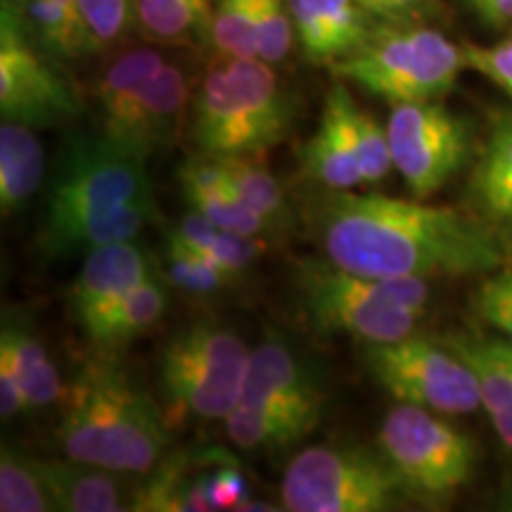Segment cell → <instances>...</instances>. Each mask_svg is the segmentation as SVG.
Masks as SVG:
<instances>
[{"mask_svg": "<svg viewBox=\"0 0 512 512\" xmlns=\"http://www.w3.org/2000/svg\"><path fill=\"white\" fill-rule=\"evenodd\" d=\"M311 200L325 259L351 273L430 280L489 275L508 261L496 230L456 207L325 188Z\"/></svg>", "mask_w": 512, "mask_h": 512, "instance_id": "6da1fadb", "label": "cell"}, {"mask_svg": "<svg viewBox=\"0 0 512 512\" xmlns=\"http://www.w3.org/2000/svg\"><path fill=\"white\" fill-rule=\"evenodd\" d=\"M159 219L147 159L105 136L74 140L50 192L38 247L46 259L136 240Z\"/></svg>", "mask_w": 512, "mask_h": 512, "instance_id": "7a4b0ae2", "label": "cell"}, {"mask_svg": "<svg viewBox=\"0 0 512 512\" xmlns=\"http://www.w3.org/2000/svg\"><path fill=\"white\" fill-rule=\"evenodd\" d=\"M57 441L67 458L145 475L166 456L162 406L110 354L88 358L62 394Z\"/></svg>", "mask_w": 512, "mask_h": 512, "instance_id": "3957f363", "label": "cell"}, {"mask_svg": "<svg viewBox=\"0 0 512 512\" xmlns=\"http://www.w3.org/2000/svg\"><path fill=\"white\" fill-rule=\"evenodd\" d=\"M294 107L273 64L221 57L190 102V136L200 155H256L285 143Z\"/></svg>", "mask_w": 512, "mask_h": 512, "instance_id": "277c9868", "label": "cell"}, {"mask_svg": "<svg viewBox=\"0 0 512 512\" xmlns=\"http://www.w3.org/2000/svg\"><path fill=\"white\" fill-rule=\"evenodd\" d=\"M294 280L311 325L361 344L415 335L430 302L427 278H370L339 268L325 256L302 261Z\"/></svg>", "mask_w": 512, "mask_h": 512, "instance_id": "5b68a950", "label": "cell"}, {"mask_svg": "<svg viewBox=\"0 0 512 512\" xmlns=\"http://www.w3.org/2000/svg\"><path fill=\"white\" fill-rule=\"evenodd\" d=\"M249 354L240 332L221 320H195L169 337L157 358L169 430L188 420H226L240 403Z\"/></svg>", "mask_w": 512, "mask_h": 512, "instance_id": "8992f818", "label": "cell"}, {"mask_svg": "<svg viewBox=\"0 0 512 512\" xmlns=\"http://www.w3.org/2000/svg\"><path fill=\"white\" fill-rule=\"evenodd\" d=\"M463 69V48L422 24H377L361 48L330 64L339 81L354 83L392 107L441 100Z\"/></svg>", "mask_w": 512, "mask_h": 512, "instance_id": "52a82bcc", "label": "cell"}, {"mask_svg": "<svg viewBox=\"0 0 512 512\" xmlns=\"http://www.w3.org/2000/svg\"><path fill=\"white\" fill-rule=\"evenodd\" d=\"M280 496L290 512H389L413 501L380 448L335 444L297 453Z\"/></svg>", "mask_w": 512, "mask_h": 512, "instance_id": "ba28073f", "label": "cell"}, {"mask_svg": "<svg viewBox=\"0 0 512 512\" xmlns=\"http://www.w3.org/2000/svg\"><path fill=\"white\" fill-rule=\"evenodd\" d=\"M377 448L413 501L453 496L475 475L477 451L472 439L441 413L411 403H396L384 415Z\"/></svg>", "mask_w": 512, "mask_h": 512, "instance_id": "9c48e42d", "label": "cell"}, {"mask_svg": "<svg viewBox=\"0 0 512 512\" xmlns=\"http://www.w3.org/2000/svg\"><path fill=\"white\" fill-rule=\"evenodd\" d=\"M361 347L370 377L399 403L441 415H470L482 408L475 373L446 342L411 335Z\"/></svg>", "mask_w": 512, "mask_h": 512, "instance_id": "30bf717a", "label": "cell"}, {"mask_svg": "<svg viewBox=\"0 0 512 512\" xmlns=\"http://www.w3.org/2000/svg\"><path fill=\"white\" fill-rule=\"evenodd\" d=\"M394 169L418 200L437 195L472 155V126L439 100L394 105L387 121Z\"/></svg>", "mask_w": 512, "mask_h": 512, "instance_id": "8fae6325", "label": "cell"}, {"mask_svg": "<svg viewBox=\"0 0 512 512\" xmlns=\"http://www.w3.org/2000/svg\"><path fill=\"white\" fill-rule=\"evenodd\" d=\"M31 38L22 12L0 8V114L31 128L55 126L79 112L76 93Z\"/></svg>", "mask_w": 512, "mask_h": 512, "instance_id": "7c38bea8", "label": "cell"}, {"mask_svg": "<svg viewBox=\"0 0 512 512\" xmlns=\"http://www.w3.org/2000/svg\"><path fill=\"white\" fill-rule=\"evenodd\" d=\"M249 486L238 460L223 448L176 451L138 477L133 510L209 512L242 510Z\"/></svg>", "mask_w": 512, "mask_h": 512, "instance_id": "4fadbf2b", "label": "cell"}, {"mask_svg": "<svg viewBox=\"0 0 512 512\" xmlns=\"http://www.w3.org/2000/svg\"><path fill=\"white\" fill-rule=\"evenodd\" d=\"M240 403L323 418L325 392L313 370L280 337H266L249 354Z\"/></svg>", "mask_w": 512, "mask_h": 512, "instance_id": "5bb4252c", "label": "cell"}, {"mask_svg": "<svg viewBox=\"0 0 512 512\" xmlns=\"http://www.w3.org/2000/svg\"><path fill=\"white\" fill-rule=\"evenodd\" d=\"M155 273L157 266L152 256L133 240L86 252V259L69 287V309L76 323L81 328L88 325Z\"/></svg>", "mask_w": 512, "mask_h": 512, "instance_id": "9a60e30c", "label": "cell"}, {"mask_svg": "<svg viewBox=\"0 0 512 512\" xmlns=\"http://www.w3.org/2000/svg\"><path fill=\"white\" fill-rule=\"evenodd\" d=\"M190 102L188 76L178 64L166 62L140 93L119 131L107 140L150 159V155L174 143L185 114L190 112Z\"/></svg>", "mask_w": 512, "mask_h": 512, "instance_id": "2e32d148", "label": "cell"}, {"mask_svg": "<svg viewBox=\"0 0 512 512\" xmlns=\"http://www.w3.org/2000/svg\"><path fill=\"white\" fill-rule=\"evenodd\" d=\"M358 105L349 88L339 81L330 88L320 114L318 131L304 147V166L325 190H354L363 185L356 143Z\"/></svg>", "mask_w": 512, "mask_h": 512, "instance_id": "e0dca14e", "label": "cell"}, {"mask_svg": "<svg viewBox=\"0 0 512 512\" xmlns=\"http://www.w3.org/2000/svg\"><path fill=\"white\" fill-rule=\"evenodd\" d=\"M294 38L313 64H335L368 41L377 22L358 0H287Z\"/></svg>", "mask_w": 512, "mask_h": 512, "instance_id": "ac0fdd59", "label": "cell"}, {"mask_svg": "<svg viewBox=\"0 0 512 512\" xmlns=\"http://www.w3.org/2000/svg\"><path fill=\"white\" fill-rule=\"evenodd\" d=\"M43 477L53 496L55 510L62 512H121L133 510L140 475L107 470L81 460H43Z\"/></svg>", "mask_w": 512, "mask_h": 512, "instance_id": "d6986e66", "label": "cell"}, {"mask_svg": "<svg viewBox=\"0 0 512 512\" xmlns=\"http://www.w3.org/2000/svg\"><path fill=\"white\" fill-rule=\"evenodd\" d=\"M446 344L477 377L479 399L501 444L512 451V342L505 337L456 335Z\"/></svg>", "mask_w": 512, "mask_h": 512, "instance_id": "ffe728a7", "label": "cell"}, {"mask_svg": "<svg viewBox=\"0 0 512 512\" xmlns=\"http://www.w3.org/2000/svg\"><path fill=\"white\" fill-rule=\"evenodd\" d=\"M178 178H181L183 197L190 209H197L219 228L256 235V238L271 233V226L235 195L216 157L200 155L188 159L178 171Z\"/></svg>", "mask_w": 512, "mask_h": 512, "instance_id": "44dd1931", "label": "cell"}, {"mask_svg": "<svg viewBox=\"0 0 512 512\" xmlns=\"http://www.w3.org/2000/svg\"><path fill=\"white\" fill-rule=\"evenodd\" d=\"M166 306H169V287L164 275L155 273L81 330L95 349L102 354H114L155 328L157 320L166 313Z\"/></svg>", "mask_w": 512, "mask_h": 512, "instance_id": "7402d4cb", "label": "cell"}, {"mask_svg": "<svg viewBox=\"0 0 512 512\" xmlns=\"http://www.w3.org/2000/svg\"><path fill=\"white\" fill-rule=\"evenodd\" d=\"M0 347L8 349L22 382L27 411H43L62 401L64 387L46 344L38 337L29 316L5 309L0 328Z\"/></svg>", "mask_w": 512, "mask_h": 512, "instance_id": "603a6c76", "label": "cell"}, {"mask_svg": "<svg viewBox=\"0 0 512 512\" xmlns=\"http://www.w3.org/2000/svg\"><path fill=\"white\" fill-rule=\"evenodd\" d=\"M166 64V57L152 48H133L119 53L107 64L95 81L93 100L98 110L102 136L110 138L119 131L145 86Z\"/></svg>", "mask_w": 512, "mask_h": 512, "instance_id": "cb8c5ba5", "label": "cell"}, {"mask_svg": "<svg viewBox=\"0 0 512 512\" xmlns=\"http://www.w3.org/2000/svg\"><path fill=\"white\" fill-rule=\"evenodd\" d=\"M46 174V152L36 128L3 119L0 124V211L17 214L41 188Z\"/></svg>", "mask_w": 512, "mask_h": 512, "instance_id": "d4e9b609", "label": "cell"}, {"mask_svg": "<svg viewBox=\"0 0 512 512\" xmlns=\"http://www.w3.org/2000/svg\"><path fill=\"white\" fill-rule=\"evenodd\" d=\"M19 12L31 38L50 57L79 60L98 50L83 19L79 0H27Z\"/></svg>", "mask_w": 512, "mask_h": 512, "instance_id": "484cf974", "label": "cell"}, {"mask_svg": "<svg viewBox=\"0 0 512 512\" xmlns=\"http://www.w3.org/2000/svg\"><path fill=\"white\" fill-rule=\"evenodd\" d=\"M223 422H226L228 439L235 446L259 451V448H285L297 444L316 430L320 418L283 411V408L238 403Z\"/></svg>", "mask_w": 512, "mask_h": 512, "instance_id": "4316f807", "label": "cell"}, {"mask_svg": "<svg viewBox=\"0 0 512 512\" xmlns=\"http://www.w3.org/2000/svg\"><path fill=\"white\" fill-rule=\"evenodd\" d=\"M214 0H136V27L152 43H209Z\"/></svg>", "mask_w": 512, "mask_h": 512, "instance_id": "83f0119b", "label": "cell"}, {"mask_svg": "<svg viewBox=\"0 0 512 512\" xmlns=\"http://www.w3.org/2000/svg\"><path fill=\"white\" fill-rule=\"evenodd\" d=\"M256 155H226L216 157L226 171V178L235 195L247 204L254 214H259L271 230L290 226V207L287 195L271 171L264 164L256 162Z\"/></svg>", "mask_w": 512, "mask_h": 512, "instance_id": "f1b7e54d", "label": "cell"}, {"mask_svg": "<svg viewBox=\"0 0 512 512\" xmlns=\"http://www.w3.org/2000/svg\"><path fill=\"white\" fill-rule=\"evenodd\" d=\"M0 510L3 512H50L53 496L43 477L38 458L24 456L15 448L0 451Z\"/></svg>", "mask_w": 512, "mask_h": 512, "instance_id": "f546056e", "label": "cell"}, {"mask_svg": "<svg viewBox=\"0 0 512 512\" xmlns=\"http://www.w3.org/2000/svg\"><path fill=\"white\" fill-rule=\"evenodd\" d=\"M164 266L166 283L174 285L176 290L188 294V297H214V294L226 290L228 285H233V280L209 256L174 238H166Z\"/></svg>", "mask_w": 512, "mask_h": 512, "instance_id": "4dcf8cb0", "label": "cell"}, {"mask_svg": "<svg viewBox=\"0 0 512 512\" xmlns=\"http://www.w3.org/2000/svg\"><path fill=\"white\" fill-rule=\"evenodd\" d=\"M472 185L484 209L512 195V112L498 114L491 126L489 143L479 159Z\"/></svg>", "mask_w": 512, "mask_h": 512, "instance_id": "1f68e13d", "label": "cell"}, {"mask_svg": "<svg viewBox=\"0 0 512 512\" xmlns=\"http://www.w3.org/2000/svg\"><path fill=\"white\" fill-rule=\"evenodd\" d=\"M209 43L221 57H259L254 0H214Z\"/></svg>", "mask_w": 512, "mask_h": 512, "instance_id": "d6a6232c", "label": "cell"}, {"mask_svg": "<svg viewBox=\"0 0 512 512\" xmlns=\"http://www.w3.org/2000/svg\"><path fill=\"white\" fill-rule=\"evenodd\" d=\"M254 27L261 60L278 64L290 55L294 27L287 0H254Z\"/></svg>", "mask_w": 512, "mask_h": 512, "instance_id": "836d02e7", "label": "cell"}, {"mask_svg": "<svg viewBox=\"0 0 512 512\" xmlns=\"http://www.w3.org/2000/svg\"><path fill=\"white\" fill-rule=\"evenodd\" d=\"M200 252L209 256L233 283H238V278H242L266 254V242L256 235L216 228V233L207 240V245L200 247Z\"/></svg>", "mask_w": 512, "mask_h": 512, "instance_id": "e575fe53", "label": "cell"}, {"mask_svg": "<svg viewBox=\"0 0 512 512\" xmlns=\"http://www.w3.org/2000/svg\"><path fill=\"white\" fill-rule=\"evenodd\" d=\"M356 143L358 159H361L363 185L384 181V176L394 169L387 126H382L373 114L361 110V107L356 112Z\"/></svg>", "mask_w": 512, "mask_h": 512, "instance_id": "d590c367", "label": "cell"}, {"mask_svg": "<svg viewBox=\"0 0 512 512\" xmlns=\"http://www.w3.org/2000/svg\"><path fill=\"white\" fill-rule=\"evenodd\" d=\"M98 50L114 46L136 24V0H79Z\"/></svg>", "mask_w": 512, "mask_h": 512, "instance_id": "8d00e7d4", "label": "cell"}, {"mask_svg": "<svg viewBox=\"0 0 512 512\" xmlns=\"http://www.w3.org/2000/svg\"><path fill=\"white\" fill-rule=\"evenodd\" d=\"M477 313L512 342V261L491 271L475 294Z\"/></svg>", "mask_w": 512, "mask_h": 512, "instance_id": "74e56055", "label": "cell"}, {"mask_svg": "<svg viewBox=\"0 0 512 512\" xmlns=\"http://www.w3.org/2000/svg\"><path fill=\"white\" fill-rule=\"evenodd\" d=\"M460 48H463L465 67L482 74L512 100V38L498 41L494 46L467 41Z\"/></svg>", "mask_w": 512, "mask_h": 512, "instance_id": "f35d334b", "label": "cell"}, {"mask_svg": "<svg viewBox=\"0 0 512 512\" xmlns=\"http://www.w3.org/2000/svg\"><path fill=\"white\" fill-rule=\"evenodd\" d=\"M377 24H422L437 15L439 0H358Z\"/></svg>", "mask_w": 512, "mask_h": 512, "instance_id": "ab89813d", "label": "cell"}, {"mask_svg": "<svg viewBox=\"0 0 512 512\" xmlns=\"http://www.w3.org/2000/svg\"><path fill=\"white\" fill-rule=\"evenodd\" d=\"M484 27L503 31L512 24V0H463Z\"/></svg>", "mask_w": 512, "mask_h": 512, "instance_id": "60d3db41", "label": "cell"}, {"mask_svg": "<svg viewBox=\"0 0 512 512\" xmlns=\"http://www.w3.org/2000/svg\"><path fill=\"white\" fill-rule=\"evenodd\" d=\"M486 214L494 216L496 221H508L512 223V195H505L501 200H496L494 204L486 207Z\"/></svg>", "mask_w": 512, "mask_h": 512, "instance_id": "b9f144b4", "label": "cell"}, {"mask_svg": "<svg viewBox=\"0 0 512 512\" xmlns=\"http://www.w3.org/2000/svg\"><path fill=\"white\" fill-rule=\"evenodd\" d=\"M498 508L512 512V475L503 479L501 494H498Z\"/></svg>", "mask_w": 512, "mask_h": 512, "instance_id": "7bdbcfd3", "label": "cell"}, {"mask_svg": "<svg viewBox=\"0 0 512 512\" xmlns=\"http://www.w3.org/2000/svg\"><path fill=\"white\" fill-rule=\"evenodd\" d=\"M3 3H8V5H12V8L22 10V5H24V3H27V0H3Z\"/></svg>", "mask_w": 512, "mask_h": 512, "instance_id": "ee69618b", "label": "cell"}]
</instances>
